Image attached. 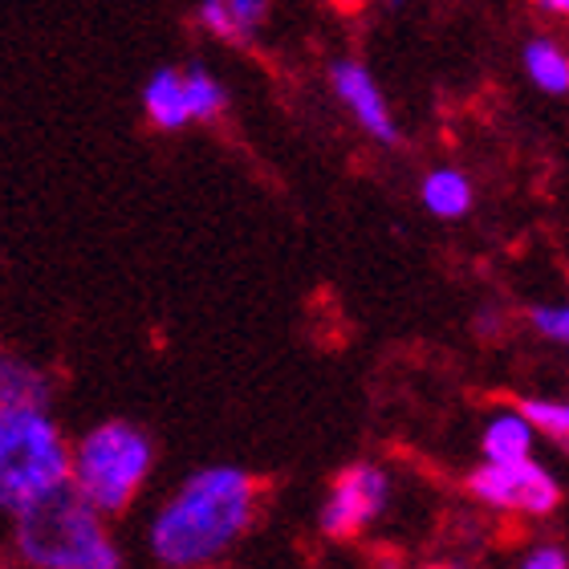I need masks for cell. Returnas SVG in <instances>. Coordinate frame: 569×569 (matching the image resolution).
I'll return each instance as SVG.
<instances>
[{
	"label": "cell",
	"instance_id": "9c48e42d",
	"mask_svg": "<svg viewBox=\"0 0 569 569\" xmlns=\"http://www.w3.org/2000/svg\"><path fill=\"white\" fill-rule=\"evenodd\" d=\"M269 17V4L261 0H208L200 4V24L220 41H249Z\"/></svg>",
	"mask_w": 569,
	"mask_h": 569
},
{
	"label": "cell",
	"instance_id": "4fadbf2b",
	"mask_svg": "<svg viewBox=\"0 0 569 569\" xmlns=\"http://www.w3.org/2000/svg\"><path fill=\"white\" fill-rule=\"evenodd\" d=\"M525 70H529L537 90H546V94H566L569 90V58L566 49L549 37H533L525 46Z\"/></svg>",
	"mask_w": 569,
	"mask_h": 569
},
{
	"label": "cell",
	"instance_id": "52a82bcc",
	"mask_svg": "<svg viewBox=\"0 0 569 569\" xmlns=\"http://www.w3.org/2000/svg\"><path fill=\"white\" fill-rule=\"evenodd\" d=\"M330 82H333V90H338V98L350 107V114L358 119V127H362L370 139H379V142L399 139V127H395L391 107H387L379 82L370 78V70L362 66V61H350V58L333 61Z\"/></svg>",
	"mask_w": 569,
	"mask_h": 569
},
{
	"label": "cell",
	"instance_id": "9a60e30c",
	"mask_svg": "<svg viewBox=\"0 0 569 569\" xmlns=\"http://www.w3.org/2000/svg\"><path fill=\"white\" fill-rule=\"evenodd\" d=\"M517 416L533 427V436H549V439H558V443H566V436H569V407L558 403V399H521Z\"/></svg>",
	"mask_w": 569,
	"mask_h": 569
},
{
	"label": "cell",
	"instance_id": "5b68a950",
	"mask_svg": "<svg viewBox=\"0 0 569 569\" xmlns=\"http://www.w3.org/2000/svg\"><path fill=\"white\" fill-rule=\"evenodd\" d=\"M472 497L488 509L500 512H525V517H546L558 509L561 485L553 480L549 468L537 460L521 463H480L468 480Z\"/></svg>",
	"mask_w": 569,
	"mask_h": 569
},
{
	"label": "cell",
	"instance_id": "8992f818",
	"mask_svg": "<svg viewBox=\"0 0 569 569\" xmlns=\"http://www.w3.org/2000/svg\"><path fill=\"white\" fill-rule=\"evenodd\" d=\"M391 497V480L379 463H350L338 480H333L330 497L321 505V533L326 537H358L362 525H370L382 512Z\"/></svg>",
	"mask_w": 569,
	"mask_h": 569
},
{
	"label": "cell",
	"instance_id": "277c9868",
	"mask_svg": "<svg viewBox=\"0 0 569 569\" xmlns=\"http://www.w3.org/2000/svg\"><path fill=\"white\" fill-rule=\"evenodd\" d=\"M70 485V443L49 411L0 407V509H24Z\"/></svg>",
	"mask_w": 569,
	"mask_h": 569
},
{
	"label": "cell",
	"instance_id": "3957f363",
	"mask_svg": "<svg viewBox=\"0 0 569 569\" xmlns=\"http://www.w3.org/2000/svg\"><path fill=\"white\" fill-rule=\"evenodd\" d=\"M154 463L151 436L134 423L110 419L98 423L70 448V488L107 521L110 512H122L139 497Z\"/></svg>",
	"mask_w": 569,
	"mask_h": 569
},
{
	"label": "cell",
	"instance_id": "8fae6325",
	"mask_svg": "<svg viewBox=\"0 0 569 569\" xmlns=\"http://www.w3.org/2000/svg\"><path fill=\"white\" fill-rule=\"evenodd\" d=\"M533 427L517 411H500L485 427V463H521L533 460Z\"/></svg>",
	"mask_w": 569,
	"mask_h": 569
},
{
	"label": "cell",
	"instance_id": "30bf717a",
	"mask_svg": "<svg viewBox=\"0 0 569 569\" xmlns=\"http://www.w3.org/2000/svg\"><path fill=\"white\" fill-rule=\"evenodd\" d=\"M142 110L159 131H183L191 122L188 98H183V73L179 70H154V78L142 90Z\"/></svg>",
	"mask_w": 569,
	"mask_h": 569
},
{
	"label": "cell",
	"instance_id": "ba28073f",
	"mask_svg": "<svg viewBox=\"0 0 569 569\" xmlns=\"http://www.w3.org/2000/svg\"><path fill=\"white\" fill-rule=\"evenodd\" d=\"M49 395H53V387H49L46 370L0 346V407H33V411H46Z\"/></svg>",
	"mask_w": 569,
	"mask_h": 569
},
{
	"label": "cell",
	"instance_id": "6da1fadb",
	"mask_svg": "<svg viewBox=\"0 0 569 569\" xmlns=\"http://www.w3.org/2000/svg\"><path fill=\"white\" fill-rule=\"evenodd\" d=\"M257 517V480L232 463L200 468L154 512L151 553L163 569H208L228 558Z\"/></svg>",
	"mask_w": 569,
	"mask_h": 569
},
{
	"label": "cell",
	"instance_id": "7a4b0ae2",
	"mask_svg": "<svg viewBox=\"0 0 569 569\" xmlns=\"http://www.w3.org/2000/svg\"><path fill=\"white\" fill-rule=\"evenodd\" d=\"M12 549L29 569H122L107 521L70 485L12 512Z\"/></svg>",
	"mask_w": 569,
	"mask_h": 569
},
{
	"label": "cell",
	"instance_id": "ac0fdd59",
	"mask_svg": "<svg viewBox=\"0 0 569 569\" xmlns=\"http://www.w3.org/2000/svg\"><path fill=\"white\" fill-rule=\"evenodd\" d=\"M431 569H448V566H431Z\"/></svg>",
	"mask_w": 569,
	"mask_h": 569
},
{
	"label": "cell",
	"instance_id": "2e32d148",
	"mask_svg": "<svg viewBox=\"0 0 569 569\" xmlns=\"http://www.w3.org/2000/svg\"><path fill=\"white\" fill-rule=\"evenodd\" d=\"M529 321H533V330L546 338V342H569V309L566 306H537L533 313H529Z\"/></svg>",
	"mask_w": 569,
	"mask_h": 569
},
{
	"label": "cell",
	"instance_id": "5bb4252c",
	"mask_svg": "<svg viewBox=\"0 0 569 569\" xmlns=\"http://www.w3.org/2000/svg\"><path fill=\"white\" fill-rule=\"evenodd\" d=\"M183 98H188L191 122H208V119H216V114H220V110L228 107L224 86L216 82V78L208 70H200V66L183 73Z\"/></svg>",
	"mask_w": 569,
	"mask_h": 569
},
{
	"label": "cell",
	"instance_id": "e0dca14e",
	"mask_svg": "<svg viewBox=\"0 0 569 569\" xmlns=\"http://www.w3.org/2000/svg\"><path fill=\"white\" fill-rule=\"evenodd\" d=\"M521 569H569L566 549L561 546H537L521 558Z\"/></svg>",
	"mask_w": 569,
	"mask_h": 569
},
{
	"label": "cell",
	"instance_id": "7c38bea8",
	"mask_svg": "<svg viewBox=\"0 0 569 569\" xmlns=\"http://www.w3.org/2000/svg\"><path fill=\"white\" fill-rule=\"evenodd\" d=\"M423 208L439 220H460L472 212V183L456 167H436L423 179Z\"/></svg>",
	"mask_w": 569,
	"mask_h": 569
}]
</instances>
